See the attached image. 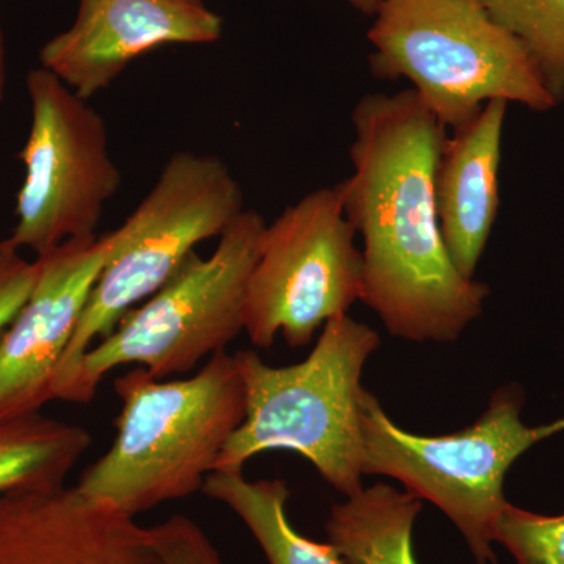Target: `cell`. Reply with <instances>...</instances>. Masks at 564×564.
Listing matches in <instances>:
<instances>
[{
	"label": "cell",
	"instance_id": "cell-12",
	"mask_svg": "<svg viewBox=\"0 0 564 564\" xmlns=\"http://www.w3.org/2000/svg\"><path fill=\"white\" fill-rule=\"evenodd\" d=\"M0 564H165L150 527L77 486L0 496Z\"/></svg>",
	"mask_w": 564,
	"mask_h": 564
},
{
	"label": "cell",
	"instance_id": "cell-8",
	"mask_svg": "<svg viewBox=\"0 0 564 564\" xmlns=\"http://www.w3.org/2000/svg\"><path fill=\"white\" fill-rule=\"evenodd\" d=\"M362 251L339 187L303 196L267 225L245 296L243 332L270 348L278 334L306 347L333 318L361 302Z\"/></svg>",
	"mask_w": 564,
	"mask_h": 564
},
{
	"label": "cell",
	"instance_id": "cell-17",
	"mask_svg": "<svg viewBox=\"0 0 564 564\" xmlns=\"http://www.w3.org/2000/svg\"><path fill=\"white\" fill-rule=\"evenodd\" d=\"M529 52L556 98H564V0H477Z\"/></svg>",
	"mask_w": 564,
	"mask_h": 564
},
{
	"label": "cell",
	"instance_id": "cell-6",
	"mask_svg": "<svg viewBox=\"0 0 564 564\" xmlns=\"http://www.w3.org/2000/svg\"><path fill=\"white\" fill-rule=\"evenodd\" d=\"M243 210L242 187L220 158L174 152L143 202L111 231L113 250L63 356L55 400H65L93 343L169 284L199 243L220 237Z\"/></svg>",
	"mask_w": 564,
	"mask_h": 564
},
{
	"label": "cell",
	"instance_id": "cell-18",
	"mask_svg": "<svg viewBox=\"0 0 564 564\" xmlns=\"http://www.w3.org/2000/svg\"><path fill=\"white\" fill-rule=\"evenodd\" d=\"M497 544L516 564H564V513H533L510 503L497 525Z\"/></svg>",
	"mask_w": 564,
	"mask_h": 564
},
{
	"label": "cell",
	"instance_id": "cell-4",
	"mask_svg": "<svg viewBox=\"0 0 564 564\" xmlns=\"http://www.w3.org/2000/svg\"><path fill=\"white\" fill-rule=\"evenodd\" d=\"M367 39L373 76L410 80L454 131L489 101L534 111L560 102L525 47L477 0H384Z\"/></svg>",
	"mask_w": 564,
	"mask_h": 564
},
{
	"label": "cell",
	"instance_id": "cell-13",
	"mask_svg": "<svg viewBox=\"0 0 564 564\" xmlns=\"http://www.w3.org/2000/svg\"><path fill=\"white\" fill-rule=\"evenodd\" d=\"M508 102L489 101L445 140L434 174V203L448 256L466 280L478 263L499 212V170Z\"/></svg>",
	"mask_w": 564,
	"mask_h": 564
},
{
	"label": "cell",
	"instance_id": "cell-7",
	"mask_svg": "<svg viewBox=\"0 0 564 564\" xmlns=\"http://www.w3.org/2000/svg\"><path fill=\"white\" fill-rule=\"evenodd\" d=\"M267 223L245 209L210 258L193 252L180 273L82 356L63 402L90 403L106 375L139 364L159 380L192 372L243 332L248 280Z\"/></svg>",
	"mask_w": 564,
	"mask_h": 564
},
{
	"label": "cell",
	"instance_id": "cell-5",
	"mask_svg": "<svg viewBox=\"0 0 564 564\" xmlns=\"http://www.w3.org/2000/svg\"><path fill=\"white\" fill-rule=\"evenodd\" d=\"M525 392L497 389L480 417L456 433L423 436L386 414L380 400L361 399L362 475H383L440 508L462 534L475 563L497 564L494 544L505 508L508 470L534 445L564 432V415L543 425L522 421Z\"/></svg>",
	"mask_w": 564,
	"mask_h": 564
},
{
	"label": "cell",
	"instance_id": "cell-15",
	"mask_svg": "<svg viewBox=\"0 0 564 564\" xmlns=\"http://www.w3.org/2000/svg\"><path fill=\"white\" fill-rule=\"evenodd\" d=\"M203 492L247 525L269 564H347L329 541L317 543L293 529L288 514L291 489L281 478L250 481L243 470H214Z\"/></svg>",
	"mask_w": 564,
	"mask_h": 564
},
{
	"label": "cell",
	"instance_id": "cell-3",
	"mask_svg": "<svg viewBox=\"0 0 564 564\" xmlns=\"http://www.w3.org/2000/svg\"><path fill=\"white\" fill-rule=\"evenodd\" d=\"M380 345V334L345 314L323 326L302 362L273 367L256 351H237L247 415L215 470L236 473L256 455L293 452L343 496L362 491L361 378Z\"/></svg>",
	"mask_w": 564,
	"mask_h": 564
},
{
	"label": "cell",
	"instance_id": "cell-16",
	"mask_svg": "<svg viewBox=\"0 0 564 564\" xmlns=\"http://www.w3.org/2000/svg\"><path fill=\"white\" fill-rule=\"evenodd\" d=\"M91 443L84 426L41 413L0 422V496L62 488Z\"/></svg>",
	"mask_w": 564,
	"mask_h": 564
},
{
	"label": "cell",
	"instance_id": "cell-22",
	"mask_svg": "<svg viewBox=\"0 0 564 564\" xmlns=\"http://www.w3.org/2000/svg\"><path fill=\"white\" fill-rule=\"evenodd\" d=\"M350 6L355 7L359 13L367 14V17H375L380 7L383 6L384 0H348Z\"/></svg>",
	"mask_w": 564,
	"mask_h": 564
},
{
	"label": "cell",
	"instance_id": "cell-14",
	"mask_svg": "<svg viewBox=\"0 0 564 564\" xmlns=\"http://www.w3.org/2000/svg\"><path fill=\"white\" fill-rule=\"evenodd\" d=\"M423 502L386 484L364 488L329 511V543L347 564H419L414 525Z\"/></svg>",
	"mask_w": 564,
	"mask_h": 564
},
{
	"label": "cell",
	"instance_id": "cell-21",
	"mask_svg": "<svg viewBox=\"0 0 564 564\" xmlns=\"http://www.w3.org/2000/svg\"><path fill=\"white\" fill-rule=\"evenodd\" d=\"M7 90V46L6 35H3L2 17H0V109H2L3 99Z\"/></svg>",
	"mask_w": 564,
	"mask_h": 564
},
{
	"label": "cell",
	"instance_id": "cell-9",
	"mask_svg": "<svg viewBox=\"0 0 564 564\" xmlns=\"http://www.w3.org/2000/svg\"><path fill=\"white\" fill-rule=\"evenodd\" d=\"M25 87L32 122L20 152L24 181L17 225L3 240L40 258L70 239L98 236L122 176L110 155L106 121L87 99L43 66L29 70Z\"/></svg>",
	"mask_w": 564,
	"mask_h": 564
},
{
	"label": "cell",
	"instance_id": "cell-19",
	"mask_svg": "<svg viewBox=\"0 0 564 564\" xmlns=\"http://www.w3.org/2000/svg\"><path fill=\"white\" fill-rule=\"evenodd\" d=\"M151 540L165 564H225L206 532L184 514L150 527Z\"/></svg>",
	"mask_w": 564,
	"mask_h": 564
},
{
	"label": "cell",
	"instance_id": "cell-10",
	"mask_svg": "<svg viewBox=\"0 0 564 564\" xmlns=\"http://www.w3.org/2000/svg\"><path fill=\"white\" fill-rule=\"evenodd\" d=\"M113 250V234L70 239L36 258L39 280L0 334V422L40 413L55 400L63 356Z\"/></svg>",
	"mask_w": 564,
	"mask_h": 564
},
{
	"label": "cell",
	"instance_id": "cell-11",
	"mask_svg": "<svg viewBox=\"0 0 564 564\" xmlns=\"http://www.w3.org/2000/svg\"><path fill=\"white\" fill-rule=\"evenodd\" d=\"M223 18L203 0H80L76 20L40 51L44 69L91 99L140 55L169 44H210Z\"/></svg>",
	"mask_w": 564,
	"mask_h": 564
},
{
	"label": "cell",
	"instance_id": "cell-20",
	"mask_svg": "<svg viewBox=\"0 0 564 564\" xmlns=\"http://www.w3.org/2000/svg\"><path fill=\"white\" fill-rule=\"evenodd\" d=\"M39 261H28L21 251L0 240V334L14 321L39 280Z\"/></svg>",
	"mask_w": 564,
	"mask_h": 564
},
{
	"label": "cell",
	"instance_id": "cell-2",
	"mask_svg": "<svg viewBox=\"0 0 564 564\" xmlns=\"http://www.w3.org/2000/svg\"><path fill=\"white\" fill-rule=\"evenodd\" d=\"M117 440L77 488L139 516L203 491L223 448L247 415L234 355L215 352L195 377L163 381L137 367L115 380Z\"/></svg>",
	"mask_w": 564,
	"mask_h": 564
},
{
	"label": "cell",
	"instance_id": "cell-1",
	"mask_svg": "<svg viewBox=\"0 0 564 564\" xmlns=\"http://www.w3.org/2000/svg\"><path fill=\"white\" fill-rule=\"evenodd\" d=\"M351 121L352 174L337 187L364 240L361 302L399 339L455 343L489 288L456 270L441 232L434 174L447 128L411 88L362 96Z\"/></svg>",
	"mask_w": 564,
	"mask_h": 564
}]
</instances>
